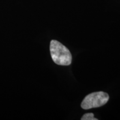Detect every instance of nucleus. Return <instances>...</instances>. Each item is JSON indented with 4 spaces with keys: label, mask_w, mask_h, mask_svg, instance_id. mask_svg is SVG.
I'll list each match as a JSON object with an SVG mask.
<instances>
[{
    "label": "nucleus",
    "mask_w": 120,
    "mask_h": 120,
    "mask_svg": "<svg viewBox=\"0 0 120 120\" xmlns=\"http://www.w3.org/2000/svg\"><path fill=\"white\" fill-rule=\"evenodd\" d=\"M50 52L52 60L55 64L61 66H68L72 62V55L67 48L56 40L50 43Z\"/></svg>",
    "instance_id": "f257e3e1"
},
{
    "label": "nucleus",
    "mask_w": 120,
    "mask_h": 120,
    "mask_svg": "<svg viewBox=\"0 0 120 120\" xmlns=\"http://www.w3.org/2000/svg\"><path fill=\"white\" fill-rule=\"evenodd\" d=\"M109 96L107 93L96 92L89 94L84 98L81 106L84 109H88L102 106L107 102Z\"/></svg>",
    "instance_id": "f03ea898"
},
{
    "label": "nucleus",
    "mask_w": 120,
    "mask_h": 120,
    "mask_svg": "<svg viewBox=\"0 0 120 120\" xmlns=\"http://www.w3.org/2000/svg\"><path fill=\"white\" fill-rule=\"evenodd\" d=\"M98 119L94 118V115L92 113H86L82 117L81 120H97Z\"/></svg>",
    "instance_id": "7ed1b4c3"
}]
</instances>
